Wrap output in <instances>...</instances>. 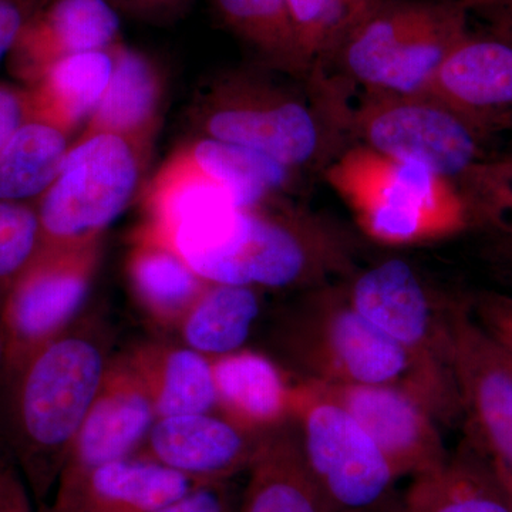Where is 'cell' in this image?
I'll return each mask as SVG.
<instances>
[{
  "label": "cell",
  "instance_id": "3",
  "mask_svg": "<svg viewBox=\"0 0 512 512\" xmlns=\"http://www.w3.org/2000/svg\"><path fill=\"white\" fill-rule=\"evenodd\" d=\"M187 262L208 282L272 291H311L343 281L357 269L348 229L291 195L242 208L217 247Z\"/></svg>",
  "mask_w": 512,
  "mask_h": 512
},
{
  "label": "cell",
  "instance_id": "10",
  "mask_svg": "<svg viewBox=\"0 0 512 512\" xmlns=\"http://www.w3.org/2000/svg\"><path fill=\"white\" fill-rule=\"evenodd\" d=\"M352 143L424 165L458 187L485 160V131L429 94L363 93L349 119Z\"/></svg>",
  "mask_w": 512,
  "mask_h": 512
},
{
  "label": "cell",
  "instance_id": "11",
  "mask_svg": "<svg viewBox=\"0 0 512 512\" xmlns=\"http://www.w3.org/2000/svg\"><path fill=\"white\" fill-rule=\"evenodd\" d=\"M104 235L39 248L0 303L2 377L83 315L99 272Z\"/></svg>",
  "mask_w": 512,
  "mask_h": 512
},
{
  "label": "cell",
  "instance_id": "13",
  "mask_svg": "<svg viewBox=\"0 0 512 512\" xmlns=\"http://www.w3.org/2000/svg\"><path fill=\"white\" fill-rule=\"evenodd\" d=\"M318 384L367 431L399 480L437 470L450 457L439 421L410 390L389 384Z\"/></svg>",
  "mask_w": 512,
  "mask_h": 512
},
{
  "label": "cell",
  "instance_id": "38",
  "mask_svg": "<svg viewBox=\"0 0 512 512\" xmlns=\"http://www.w3.org/2000/svg\"><path fill=\"white\" fill-rule=\"evenodd\" d=\"M468 13L480 16L490 28L512 32V0H461Z\"/></svg>",
  "mask_w": 512,
  "mask_h": 512
},
{
  "label": "cell",
  "instance_id": "22",
  "mask_svg": "<svg viewBox=\"0 0 512 512\" xmlns=\"http://www.w3.org/2000/svg\"><path fill=\"white\" fill-rule=\"evenodd\" d=\"M146 384L157 419L181 414L218 413L210 357L188 346L147 340L126 350Z\"/></svg>",
  "mask_w": 512,
  "mask_h": 512
},
{
  "label": "cell",
  "instance_id": "20",
  "mask_svg": "<svg viewBox=\"0 0 512 512\" xmlns=\"http://www.w3.org/2000/svg\"><path fill=\"white\" fill-rule=\"evenodd\" d=\"M211 362L222 416L261 434L292 420L295 383L278 360L244 348Z\"/></svg>",
  "mask_w": 512,
  "mask_h": 512
},
{
  "label": "cell",
  "instance_id": "27",
  "mask_svg": "<svg viewBox=\"0 0 512 512\" xmlns=\"http://www.w3.org/2000/svg\"><path fill=\"white\" fill-rule=\"evenodd\" d=\"M72 134L29 120L0 150V201L36 202L52 185L72 147Z\"/></svg>",
  "mask_w": 512,
  "mask_h": 512
},
{
  "label": "cell",
  "instance_id": "7",
  "mask_svg": "<svg viewBox=\"0 0 512 512\" xmlns=\"http://www.w3.org/2000/svg\"><path fill=\"white\" fill-rule=\"evenodd\" d=\"M342 284L357 311L410 356L437 421H463L451 369V323L463 299L441 291L402 258L357 268Z\"/></svg>",
  "mask_w": 512,
  "mask_h": 512
},
{
  "label": "cell",
  "instance_id": "40",
  "mask_svg": "<svg viewBox=\"0 0 512 512\" xmlns=\"http://www.w3.org/2000/svg\"><path fill=\"white\" fill-rule=\"evenodd\" d=\"M498 345H500L501 355H503L505 363H507L508 369H510L512 373V345H510V343L501 342V340H498Z\"/></svg>",
  "mask_w": 512,
  "mask_h": 512
},
{
  "label": "cell",
  "instance_id": "15",
  "mask_svg": "<svg viewBox=\"0 0 512 512\" xmlns=\"http://www.w3.org/2000/svg\"><path fill=\"white\" fill-rule=\"evenodd\" d=\"M421 93L490 134L512 113V32L468 30Z\"/></svg>",
  "mask_w": 512,
  "mask_h": 512
},
{
  "label": "cell",
  "instance_id": "37",
  "mask_svg": "<svg viewBox=\"0 0 512 512\" xmlns=\"http://www.w3.org/2000/svg\"><path fill=\"white\" fill-rule=\"evenodd\" d=\"M116 9L126 10L148 22H171L183 16L192 0H109Z\"/></svg>",
  "mask_w": 512,
  "mask_h": 512
},
{
  "label": "cell",
  "instance_id": "30",
  "mask_svg": "<svg viewBox=\"0 0 512 512\" xmlns=\"http://www.w3.org/2000/svg\"><path fill=\"white\" fill-rule=\"evenodd\" d=\"M39 245L35 202L0 201V303Z\"/></svg>",
  "mask_w": 512,
  "mask_h": 512
},
{
  "label": "cell",
  "instance_id": "23",
  "mask_svg": "<svg viewBox=\"0 0 512 512\" xmlns=\"http://www.w3.org/2000/svg\"><path fill=\"white\" fill-rule=\"evenodd\" d=\"M239 512H329L303 458L293 420L266 434Z\"/></svg>",
  "mask_w": 512,
  "mask_h": 512
},
{
  "label": "cell",
  "instance_id": "17",
  "mask_svg": "<svg viewBox=\"0 0 512 512\" xmlns=\"http://www.w3.org/2000/svg\"><path fill=\"white\" fill-rule=\"evenodd\" d=\"M156 420L146 384L127 353L114 355L63 471L83 470L136 456Z\"/></svg>",
  "mask_w": 512,
  "mask_h": 512
},
{
  "label": "cell",
  "instance_id": "39",
  "mask_svg": "<svg viewBox=\"0 0 512 512\" xmlns=\"http://www.w3.org/2000/svg\"><path fill=\"white\" fill-rule=\"evenodd\" d=\"M484 167L487 168L490 173L500 175V177L512 178V154L511 156L503 158H495V160L487 158Z\"/></svg>",
  "mask_w": 512,
  "mask_h": 512
},
{
  "label": "cell",
  "instance_id": "32",
  "mask_svg": "<svg viewBox=\"0 0 512 512\" xmlns=\"http://www.w3.org/2000/svg\"><path fill=\"white\" fill-rule=\"evenodd\" d=\"M151 512H239L231 481L198 484L183 497Z\"/></svg>",
  "mask_w": 512,
  "mask_h": 512
},
{
  "label": "cell",
  "instance_id": "14",
  "mask_svg": "<svg viewBox=\"0 0 512 512\" xmlns=\"http://www.w3.org/2000/svg\"><path fill=\"white\" fill-rule=\"evenodd\" d=\"M266 434L242 429L217 412L163 417L156 420L136 456L195 483L231 481L251 470Z\"/></svg>",
  "mask_w": 512,
  "mask_h": 512
},
{
  "label": "cell",
  "instance_id": "16",
  "mask_svg": "<svg viewBox=\"0 0 512 512\" xmlns=\"http://www.w3.org/2000/svg\"><path fill=\"white\" fill-rule=\"evenodd\" d=\"M120 43L119 12L109 0H45L9 53V72L30 87L66 57Z\"/></svg>",
  "mask_w": 512,
  "mask_h": 512
},
{
  "label": "cell",
  "instance_id": "21",
  "mask_svg": "<svg viewBox=\"0 0 512 512\" xmlns=\"http://www.w3.org/2000/svg\"><path fill=\"white\" fill-rule=\"evenodd\" d=\"M131 292L148 319L177 330L211 282L198 275L170 245L137 228L126 259Z\"/></svg>",
  "mask_w": 512,
  "mask_h": 512
},
{
  "label": "cell",
  "instance_id": "43",
  "mask_svg": "<svg viewBox=\"0 0 512 512\" xmlns=\"http://www.w3.org/2000/svg\"><path fill=\"white\" fill-rule=\"evenodd\" d=\"M3 360H5V349H3L2 333H0V375H2Z\"/></svg>",
  "mask_w": 512,
  "mask_h": 512
},
{
  "label": "cell",
  "instance_id": "12",
  "mask_svg": "<svg viewBox=\"0 0 512 512\" xmlns=\"http://www.w3.org/2000/svg\"><path fill=\"white\" fill-rule=\"evenodd\" d=\"M451 369L466 440L494 467L512 474V373L498 340L463 301L451 323Z\"/></svg>",
  "mask_w": 512,
  "mask_h": 512
},
{
  "label": "cell",
  "instance_id": "35",
  "mask_svg": "<svg viewBox=\"0 0 512 512\" xmlns=\"http://www.w3.org/2000/svg\"><path fill=\"white\" fill-rule=\"evenodd\" d=\"M45 0H0V62L9 56L28 20Z\"/></svg>",
  "mask_w": 512,
  "mask_h": 512
},
{
  "label": "cell",
  "instance_id": "1",
  "mask_svg": "<svg viewBox=\"0 0 512 512\" xmlns=\"http://www.w3.org/2000/svg\"><path fill=\"white\" fill-rule=\"evenodd\" d=\"M111 346L107 323L83 313L66 332L0 377V446L37 501L56 490L113 359Z\"/></svg>",
  "mask_w": 512,
  "mask_h": 512
},
{
  "label": "cell",
  "instance_id": "41",
  "mask_svg": "<svg viewBox=\"0 0 512 512\" xmlns=\"http://www.w3.org/2000/svg\"><path fill=\"white\" fill-rule=\"evenodd\" d=\"M370 2H373V0H346V3H348L353 10L365 8Z\"/></svg>",
  "mask_w": 512,
  "mask_h": 512
},
{
  "label": "cell",
  "instance_id": "28",
  "mask_svg": "<svg viewBox=\"0 0 512 512\" xmlns=\"http://www.w3.org/2000/svg\"><path fill=\"white\" fill-rule=\"evenodd\" d=\"M225 26L254 50L266 69L306 82L309 72L293 40L285 0H214Z\"/></svg>",
  "mask_w": 512,
  "mask_h": 512
},
{
  "label": "cell",
  "instance_id": "5",
  "mask_svg": "<svg viewBox=\"0 0 512 512\" xmlns=\"http://www.w3.org/2000/svg\"><path fill=\"white\" fill-rule=\"evenodd\" d=\"M322 174L362 234L383 247L436 244L473 224L456 183L363 144L343 148Z\"/></svg>",
  "mask_w": 512,
  "mask_h": 512
},
{
  "label": "cell",
  "instance_id": "8",
  "mask_svg": "<svg viewBox=\"0 0 512 512\" xmlns=\"http://www.w3.org/2000/svg\"><path fill=\"white\" fill-rule=\"evenodd\" d=\"M292 420L329 512H403L399 477L382 450L318 383H295Z\"/></svg>",
  "mask_w": 512,
  "mask_h": 512
},
{
  "label": "cell",
  "instance_id": "4",
  "mask_svg": "<svg viewBox=\"0 0 512 512\" xmlns=\"http://www.w3.org/2000/svg\"><path fill=\"white\" fill-rule=\"evenodd\" d=\"M468 16L461 0H373L313 72L350 93H421L467 35Z\"/></svg>",
  "mask_w": 512,
  "mask_h": 512
},
{
  "label": "cell",
  "instance_id": "18",
  "mask_svg": "<svg viewBox=\"0 0 512 512\" xmlns=\"http://www.w3.org/2000/svg\"><path fill=\"white\" fill-rule=\"evenodd\" d=\"M191 478L137 456L63 471L53 512H151L183 497Z\"/></svg>",
  "mask_w": 512,
  "mask_h": 512
},
{
  "label": "cell",
  "instance_id": "34",
  "mask_svg": "<svg viewBox=\"0 0 512 512\" xmlns=\"http://www.w3.org/2000/svg\"><path fill=\"white\" fill-rule=\"evenodd\" d=\"M30 120L29 92L22 84L0 82V150Z\"/></svg>",
  "mask_w": 512,
  "mask_h": 512
},
{
  "label": "cell",
  "instance_id": "19",
  "mask_svg": "<svg viewBox=\"0 0 512 512\" xmlns=\"http://www.w3.org/2000/svg\"><path fill=\"white\" fill-rule=\"evenodd\" d=\"M165 93L167 80L160 64L147 53L120 43L106 93L76 140L114 134L153 154L163 123Z\"/></svg>",
  "mask_w": 512,
  "mask_h": 512
},
{
  "label": "cell",
  "instance_id": "42",
  "mask_svg": "<svg viewBox=\"0 0 512 512\" xmlns=\"http://www.w3.org/2000/svg\"><path fill=\"white\" fill-rule=\"evenodd\" d=\"M503 249H505V255H507L508 262H510V265L512 266V239H507Z\"/></svg>",
  "mask_w": 512,
  "mask_h": 512
},
{
  "label": "cell",
  "instance_id": "26",
  "mask_svg": "<svg viewBox=\"0 0 512 512\" xmlns=\"http://www.w3.org/2000/svg\"><path fill=\"white\" fill-rule=\"evenodd\" d=\"M261 312V289L211 282L177 332L183 345L215 359L245 348Z\"/></svg>",
  "mask_w": 512,
  "mask_h": 512
},
{
  "label": "cell",
  "instance_id": "24",
  "mask_svg": "<svg viewBox=\"0 0 512 512\" xmlns=\"http://www.w3.org/2000/svg\"><path fill=\"white\" fill-rule=\"evenodd\" d=\"M117 46L66 57L33 86L26 87L30 120L52 124L73 136L106 93L116 64Z\"/></svg>",
  "mask_w": 512,
  "mask_h": 512
},
{
  "label": "cell",
  "instance_id": "2",
  "mask_svg": "<svg viewBox=\"0 0 512 512\" xmlns=\"http://www.w3.org/2000/svg\"><path fill=\"white\" fill-rule=\"evenodd\" d=\"M275 73L235 67L208 77L192 97L190 126L195 136L249 148L299 175L323 173L352 143L350 97L322 76L299 89Z\"/></svg>",
  "mask_w": 512,
  "mask_h": 512
},
{
  "label": "cell",
  "instance_id": "9",
  "mask_svg": "<svg viewBox=\"0 0 512 512\" xmlns=\"http://www.w3.org/2000/svg\"><path fill=\"white\" fill-rule=\"evenodd\" d=\"M151 153L114 134L74 140L56 180L35 202L39 248L106 234L143 190Z\"/></svg>",
  "mask_w": 512,
  "mask_h": 512
},
{
  "label": "cell",
  "instance_id": "36",
  "mask_svg": "<svg viewBox=\"0 0 512 512\" xmlns=\"http://www.w3.org/2000/svg\"><path fill=\"white\" fill-rule=\"evenodd\" d=\"M0 512H32L28 484L2 446H0Z\"/></svg>",
  "mask_w": 512,
  "mask_h": 512
},
{
  "label": "cell",
  "instance_id": "29",
  "mask_svg": "<svg viewBox=\"0 0 512 512\" xmlns=\"http://www.w3.org/2000/svg\"><path fill=\"white\" fill-rule=\"evenodd\" d=\"M293 40L309 74L325 62L357 10L346 0H285ZM309 77V76H308Z\"/></svg>",
  "mask_w": 512,
  "mask_h": 512
},
{
  "label": "cell",
  "instance_id": "31",
  "mask_svg": "<svg viewBox=\"0 0 512 512\" xmlns=\"http://www.w3.org/2000/svg\"><path fill=\"white\" fill-rule=\"evenodd\" d=\"M460 188L470 205L473 222H488L512 239V178L490 173L481 163Z\"/></svg>",
  "mask_w": 512,
  "mask_h": 512
},
{
  "label": "cell",
  "instance_id": "33",
  "mask_svg": "<svg viewBox=\"0 0 512 512\" xmlns=\"http://www.w3.org/2000/svg\"><path fill=\"white\" fill-rule=\"evenodd\" d=\"M474 318L495 339L512 345V298L497 292H483L471 302Z\"/></svg>",
  "mask_w": 512,
  "mask_h": 512
},
{
  "label": "cell",
  "instance_id": "44",
  "mask_svg": "<svg viewBox=\"0 0 512 512\" xmlns=\"http://www.w3.org/2000/svg\"><path fill=\"white\" fill-rule=\"evenodd\" d=\"M42 512H53L52 510H45V511H42Z\"/></svg>",
  "mask_w": 512,
  "mask_h": 512
},
{
  "label": "cell",
  "instance_id": "6",
  "mask_svg": "<svg viewBox=\"0 0 512 512\" xmlns=\"http://www.w3.org/2000/svg\"><path fill=\"white\" fill-rule=\"evenodd\" d=\"M271 345L299 380L389 384L424 402L410 356L357 311L342 281L302 292L286 306L272 323Z\"/></svg>",
  "mask_w": 512,
  "mask_h": 512
},
{
  "label": "cell",
  "instance_id": "25",
  "mask_svg": "<svg viewBox=\"0 0 512 512\" xmlns=\"http://www.w3.org/2000/svg\"><path fill=\"white\" fill-rule=\"evenodd\" d=\"M403 512H512L490 461L467 440L443 466L414 477Z\"/></svg>",
  "mask_w": 512,
  "mask_h": 512
}]
</instances>
